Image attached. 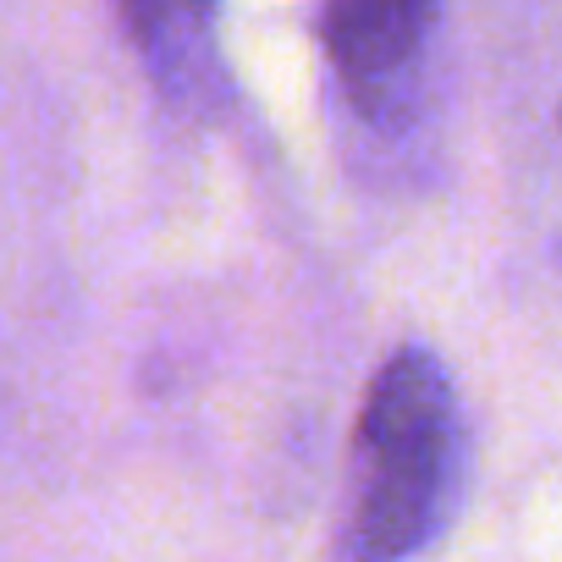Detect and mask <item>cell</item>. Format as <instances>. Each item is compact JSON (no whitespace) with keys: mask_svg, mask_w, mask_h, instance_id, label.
I'll use <instances>...</instances> for the list:
<instances>
[{"mask_svg":"<svg viewBox=\"0 0 562 562\" xmlns=\"http://www.w3.org/2000/svg\"><path fill=\"white\" fill-rule=\"evenodd\" d=\"M463 458V419L447 370L403 348L370 386L359 414V491L348 518L353 562H403L447 518Z\"/></svg>","mask_w":562,"mask_h":562,"instance_id":"6da1fadb","label":"cell"},{"mask_svg":"<svg viewBox=\"0 0 562 562\" xmlns=\"http://www.w3.org/2000/svg\"><path fill=\"white\" fill-rule=\"evenodd\" d=\"M441 0H326V56L364 111L397 105L419 72Z\"/></svg>","mask_w":562,"mask_h":562,"instance_id":"7a4b0ae2","label":"cell"},{"mask_svg":"<svg viewBox=\"0 0 562 562\" xmlns=\"http://www.w3.org/2000/svg\"><path fill=\"white\" fill-rule=\"evenodd\" d=\"M210 12L215 0H122L133 40L155 56H177L182 45H193L210 29Z\"/></svg>","mask_w":562,"mask_h":562,"instance_id":"3957f363","label":"cell"}]
</instances>
